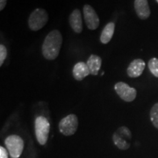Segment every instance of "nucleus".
Returning <instances> with one entry per match:
<instances>
[{
    "mask_svg": "<svg viewBox=\"0 0 158 158\" xmlns=\"http://www.w3.org/2000/svg\"><path fill=\"white\" fill-rule=\"evenodd\" d=\"M6 56H7V49H6V46L4 44H1L0 45V66L4 64Z\"/></svg>",
    "mask_w": 158,
    "mask_h": 158,
    "instance_id": "obj_17",
    "label": "nucleus"
},
{
    "mask_svg": "<svg viewBox=\"0 0 158 158\" xmlns=\"http://www.w3.org/2000/svg\"><path fill=\"white\" fill-rule=\"evenodd\" d=\"M84 18L88 29L95 30L99 26V18L95 10L89 5H85L83 8Z\"/></svg>",
    "mask_w": 158,
    "mask_h": 158,
    "instance_id": "obj_8",
    "label": "nucleus"
},
{
    "mask_svg": "<svg viewBox=\"0 0 158 158\" xmlns=\"http://www.w3.org/2000/svg\"><path fill=\"white\" fill-rule=\"evenodd\" d=\"M150 120L154 127L158 129V103H156L150 110Z\"/></svg>",
    "mask_w": 158,
    "mask_h": 158,
    "instance_id": "obj_15",
    "label": "nucleus"
},
{
    "mask_svg": "<svg viewBox=\"0 0 158 158\" xmlns=\"http://www.w3.org/2000/svg\"><path fill=\"white\" fill-rule=\"evenodd\" d=\"M69 22L71 28L75 33L81 34L83 31V21H82V15L81 11L78 9H75L69 15Z\"/></svg>",
    "mask_w": 158,
    "mask_h": 158,
    "instance_id": "obj_11",
    "label": "nucleus"
},
{
    "mask_svg": "<svg viewBox=\"0 0 158 158\" xmlns=\"http://www.w3.org/2000/svg\"><path fill=\"white\" fill-rule=\"evenodd\" d=\"M86 63L88 65L90 73L93 76H97L98 74V71L100 70V68H101V57L96 56V55H90Z\"/></svg>",
    "mask_w": 158,
    "mask_h": 158,
    "instance_id": "obj_13",
    "label": "nucleus"
},
{
    "mask_svg": "<svg viewBox=\"0 0 158 158\" xmlns=\"http://www.w3.org/2000/svg\"><path fill=\"white\" fill-rule=\"evenodd\" d=\"M7 0H0V11H3L4 8L6 7Z\"/></svg>",
    "mask_w": 158,
    "mask_h": 158,
    "instance_id": "obj_19",
    "label": "nucleus"
},
{
    "mask_svg": "<svg viewBox=\"0 0 158 158\" xmlns=\"http://www.w3.org/2000/svg\"><path fill=\"white\" fill-rule=\"evenodd\" d=\"M114 90L118 96L126 102L134 101L137 96V90L123 82H118L114 85Z\"/></svg>",
    "mask_w": 158,
    "mask_h": 158,
    "instance_id": "obj_7",
    "label": "nucleus"
},
{
    "mask_svg": "<svg viewBox=\"0 0 158 158\" xmlns=\"http://www.w3.org/2000/svg\"><path fill=\"white\" fill-rule=\"evenodd\" d=\"M132 138L130 130L127 127H120L113 135L114 145L120 150H127L130 148L129 141Z\"/></svg>",
    "mask_w": 158,
    "mask_h": 158,
    "instance_id": "obj_6",
    "label": "nucleus"
},
{
    "mask_svg": "<svg viewBox=\"0 0 158 158\" xmlns=\"http://www.w3.org/2000/svg\"><path fill=\"white\" fill-rule=\"evenodd\" d=\"M135 10L137 16L143 20L149 18L151 14L148 0H135Z\"/></svg>",
    "mask_w": 158,
    "mask_h": 158,
    "instance_id": "obj_10",
    "label": "nucleus"
},
{
    "mask_svg": "<svg viewBox=\"0 0 158 158\" xmlns=\"http://www.w3.org/2000/svg\"><path fill=\"white\" fill-rule=\"evenodd\" d=\"M156 2H157V3H158V0H156Z\"/></svg>",
    "mask_w": 158,
    "mask_h": 158,
    "instance_id": "obj_20",
    "label": "nucleus"
},
{
    "mask_svg": "<svg viewBox=\"0 0 158 158\" xmlns=\"http://www.w3.org/2000/svg\"><path fill=\"white\" fill-rule=\"evenodd\" d=\"M90 70L88 68L87 63L84 62H79L75 64L73 68L74 78L77 81H82L90 75Z\"/></svg>",
    "mask_w": 158,
    "mask_h": 158,
    "instance_id": "obj_12",
    "label": "nucleus"
},
{
    "mask_svg": "<svg viewBox=\"0 0 158 158\" xmlns=\"http://www.w3.org/2000/svg\"><path fill=\"white\" fill-rule=\"evenodd\" d=\"M148 69H149L150 72H151L156 77H158V58H156V57H153V58H151V59L148 61Z\"/></svg>",
    "mask_w": 158,
    "mask_h": 158,
    "instance_id": "obj_16",
    "label": "nucleus"
},
{
    "mask_svg": "<svg viewBox=\"0 0 158 158\" xmlns=\"http://www.w3.org/2000/svg\"><path fill=\"white\" fill-rule=\"evenodd\" d=\"M78 128V118L76 114H69L59 122V131L65 136L73 135Z\"/></svg>",
    "mask_w": 158,
    "mask_h": 158,
    "instance_id": "obj_5",
    "label": "nucleus"
},
{
    "mask_svg": "<svg viewBox=\"0 0 158 158\" xmlns=\"http://www.w3.org/2000/svg\"><path fill=\"white\" fill-rule=\"evenodd\" d=\"M48 20V14L42 8H36L30 14L28 19L29 28L32 31H39L44 27Z\"/></svg>",
    "mask_w": 158,
    "mask_h": 158,
    "instance_id": "obj_3",
    "label": "nucleus"
},
{
    "mask_svg": "<svg viewBox=\"0 0 158 158\" xmlns=\"http://www.w3.org/2000/svg\"><path fill=\"white\" fill-rule=\"evenodd\" d=\"M62 44V36L59 30H52L46 36L41 47V51L44 58L49 61L56 59Z\"/></svg>",
    "mask_w": 158,
    "mask_h": 158,
    "instance_id": "obj_1",
    "label": "nucleus"
},
{
    "mask_svg": "<svg viewBox=\"0 0 158 158\" xmlns=\"http://www.w3.org/2000/svg\"><path fill=\"white\" fill-rule=\"evenodd\" d=\"M145 62L142 59H135L130 62V64L127 67V73L129 77L132 78H136L140 77L142 72L144 71L145 69Z\"/></svg>",
    "mask_w": 158,
    "mask_h": 158,
    "instance_id": "obj_9",
    "label": "nucleus"
},
{
    "mask_svg": "<svg viewBox=\"0 0 158 158\" xmlns=\"http://www.w3.org/2000/svg\"><path fill=\"white\" fill-rule=\"evenodd\" d=\"M5 144L11 158H19L21 156L24 149V141L20 136L9 135L6 139Z\"/></svg>",
    "mask_w": 158,
    "mask_h": 158,
    "instance_id": "obj_4",
    "label": "nucleus"
},
{
    "mask_svg": "<svg viewBox=\"0 0 158 158\" xmlns=\"http://www.w3.org/2000/svg\"><path fill=\"white\" fill-rule=\"evenodd\" d=\"M115 30V24L113 22H109L106 25L102 31L101 35H100V41L103 44H107L109 41L112 40Z\"/></svg>",
    "mask_w": 158,
    "mask_h": 158,
    "instance_id": "obj_14",
    "label": "nucleus"
},
{
    "mask_svg": "<svg viewBox=\"0 0 158 158\" xmlns=\"http://www.w3.org/2000/svg\"><path fill=\"white\" fill-rule=\"evenodd\" d=\"M34 131L37 141L40 145H45L50 132V124L44 116L37 117L34 121Z\"/></svg>",
    "mask_w": 158,
    "mask_h": 158,
    "instance_id": "obj_2",
    "label": "nucleus"
},
{
    "mask_svg": "<svg viewBox=\"0 0 158 158\" xmlns=\"http://www.w3.org/2000/svg\"><path fill=\"white\" fill-rule=\"evenodd\" d=\"M8 150H6V148L1 146L0 147V158H8Z\"/></svg>",
    "mask_w": 158,
    "mask_h": 158,
    "instance_id": "obj_18",
    "label": "nucleus"
}]
</instances>
